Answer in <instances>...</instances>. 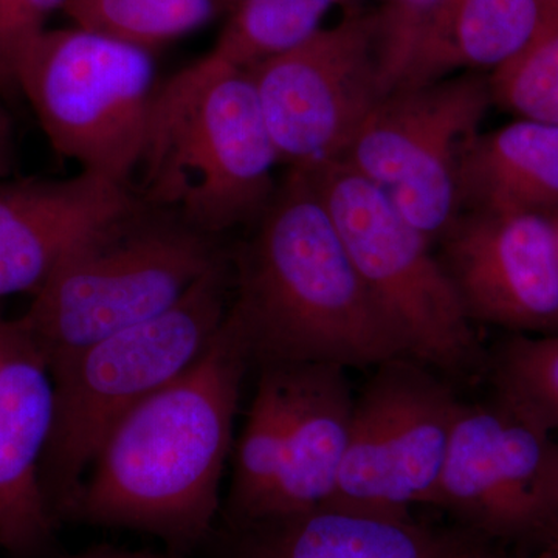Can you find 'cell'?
Listing matches in <instances>:
<instances>
[{"label": "cell", "instance_id": "ac0fdd59", "mask_svg": "<svg viewBox=\"0 0 558 558\" xmlns=\"http://www.w3.org/2000/svg\"><path fill=\"white\" fill-rule=\"evenodd\" d=\"M558 21V0H457L438 39L400 87L447 78L458 70H497Z\"/></svg>", "mask_w": 558, "mask_h": 558}, {"label": "cell", "instance_id": "52a82bcc", "mask_svg": "<svg viewBox=\"0 0 558 558\" xmlns=\"http://www.w3.org/2000/svg\"><path fill=\"white\" fill-rule=\"evenodd\" d=\"M17 89L60 156L130 186L157 89L150 51L76 25L47 28L21 62Z\"/></svg>", "mask_w": 558, "mask_h": 558}, {"label": "cell", "instance_id": "9c48e42d", "mask_svg": "<svg viewBox=\"0 0 558 558\" xmlns=\"http://www.w3.org/2000/svg\"><path fill=\"white\" fill-rule=\"evenodd\" d=\"M490 102L487 76L473 72L391 90L340 160L384 190L429 241H439L461 215L459 165Z\"/></svg>", "mask_w": 558, "mask_h": 558}, {"label": "cell", "instance_id": "8992f818", "mask_svg": "<svg viewBox=\"0 0 558 558\" xmlns=\"http://www.w3.org/2000/svg\"><path fill=\"white\" fill-rule=\"evenodd\" d=\"M301 172L317 191L360 277L398 329L407 355L453 376L478 373L486 360L433 253L435 242L409 222L384 190L343 160Z\"/></svg>", "mask_w": 558, "mask_h": 558}, {"label": "cell", "instance_id": "4316f807", "mask_svg": "<svg viewBox=\"0 0 558 558\" xmlns=\"http://www.w3.org/2000/svg\"><path fill=\"white\" fill-rule=\"evenodd\" d=\"M0 97V180L5 179L13 165V124Z\"/></svg>", "mask_w": 558, "mask_h": 558}, {"label": "cell", "instance_id": "83f0119b", "mask_svg": "<svg viewBox=\"0 0 558 558\" xmlns=\"http://www.w3.org/2000/svg\"><path fill=\"white\" fill-rule=\"evenodd\" d=\"M89 558H149L140 556H123V554H108V556H95Z\"/></svg>", "mask_w": 558, "mask_h": 558}, {"label": "cell", "instance_id": "7a4b0ae2", "mask_svg": "<svg viewBox=\"0 0 558 558\" xmlns=\"http://www.w3.org/2000/svg\"><path fill=\"white\" fill-rule=\"evenodd\" d=\"M250 362L240 329L226 315L199 360L112 428L73 510L94 523L146 532L172 546L196 545L218 513Z\"/></svg>", "mask_w": 558, "mask_h": 558}, {"label": "cell", "instance_id": "44dd1931", "mask_svg": "<svg viewBox=\"0 0 558 558\" xmlns=\"http://www.w3.org/2000/svg\"><path fill=\"white\" fill-rule=\"evenodd\" d=\"M234 0H68L62 13L76 27L146 51L215 21Z\"/></svg>", "mask_w": 558, "mask_h": 558}, {"label": "cell", "instance_id": "cb8c5ba5", "mask_svg": "<svg viewBox=\"0 0 558 558\" xmlns=\"http://www.w3.org/2000/svg\"><path fill=\"white\" fill-rule=\"evenodd\" d=\"M487 81L495 105L520 119L558 124V21Z\"/></svg>", "mask_w": 558, "mask_h": 558}, {"label": "cell", "instance_id": "4fadbf2b", "mask_svg": "<svg viewBox=\"0 0 558 558\" xmlns=\"http://www.w3.org/2000/svg\"><path fill=\"white\" fill-rule=\"evenodd\" d=\"M53 418L43 352L21 318L0 315V548L16 557L40 553L53 532L40 481Z\"/></svg>", "mask_w": 558, "mask_h": 558}, {"label": "cell", "instance_id": "ffe728a7", "mask_svg": "<svg viewBox=\"0 0 558 558\" xmlns=\"http://www.w3.org/2000/svg\"><path fill=\"white\" fill-rule=\"evenodd\" d=\"M363 0H234L229 21L209 57L250 69L292 49L322 31L337 9L354 10Z\"/></svg>", "mask_w": 558, "mask_h": 558}, {"label": "cell", "instance_id": "d6986e66", "mask_svg": "<svg viewBox=\"0 0 558 558\" xmlns=\"http://www.w3.org/2000/svg\"><path fill=\"white\" fill-rule=\"evenodd\" d=\"M286 385L281 366H260V377L234 457L230 509L242 526L266 519L281 470Z\"/></svg>", "mask_w": 558, "mask_h": 558}, {"label": "cell", "instance_id": "d4e9b609", "mask_svg": "<svg viewBox=\"0 0 558 558\" xmlns=\"http://www.w3.org/2000/svg\"><path fill=\"white\" fill-rule=\"evenodd\" d=\"M68 0H0V97L20 98L17 72L32 44Z\"/></svg>", "mask_w": 558, "mask_h": 558}, {"label": "cell", "instance_id": "5bb4252c", "mask_svg": "<svg viewBox=\"0 0 558 558\" xmlns=\"http://www.w3.org/2000/svg\"><path fill=\"white\" fill-rule=\"evenodd\" d=\"M137 199L130 186L84 171L0 180V300L38 292L80 242Z\"/></svg>", "mask_w": 558, "mask_h": 558}, {"label": "cell", "instance_id": "277c9868", "mask_svg": "<svg viewBox=\"0 0 558 558\" xmlns=\"http://www.w3.org/2000/svg\"><path fill=\"white\" fill-rule=\"evenodd\" d=\"M220 259L213 234L138 197L58 264L21 319L51 368L170 311Z\"/></svg>", "mask_w": 558, "mask_h": 558}, {"label": "cell", "instance_id": "3957f363", "mask_svg": "<svg viewBox=\"0 0 558 558\" xmlns=\"http://www.w3.org/2000/svg\"><path fill=\"white\" fill-rule=\"evenodd\" d=\"M277 165L248 69L207 54L154 94L137 196L216 236L263 215Z\"/></svg>", "mask_w": 558, "mask_h": 558}, {"label": "cell", "instance_id": "7402d4cb", "mask_svg": "<svg viewBox=\"0 0 558 558\" xmlns=\"http://www.w3.org/2000/svg\"><path fill=\"white\" fill-rule=\"evenodd\" d=\"M494 395L558 433V333H512L490 359Z\"/></svg>", "mask_w": 558, "mask_h": 558}, {"label": "cell", "instance_id": "7c38bea8", "mask_svg": "<svg viewBox=\"0 0 558 558\" xmlns=\"http://www.w3.org/2000/svg\"><path fill=\"white\" fill-rule=\"evenodd\" d=\"M438 256L470 322L558 333V244L538 213H461Z\"/></svg>", "mask_w": 558, "mask_h": 558}, {"label": "cell", "instance_id": "6da1fadb", "mask_svg": "<svg viewBox=\"0 0 558 558\" xmlns=\"http://www.w3.org/2000/svg\"><path fill=\"white\" fill-rule=\"evenodd\" d=\"M255 222L227 310L252 362L348 369L409 357L304 172L289 170Z\"/></svg>", "mask_w": 558, "mask_h": 558}, {"label": "cell", "instance_id": "5b68a950", "mask_svg": "<svg viewBox=\"0 0 558 558\" xmlns=\"http://www.w3.org/2000/svg\"><path fill=\"white\" fill-rule=\"evenodd\" d=\"M230 275L220 259L170 311L95 341L51 366L54 418L40 481L51 513L73 510L112 428L182 376L219 332Z\"/></svg>", "mask_w": 558, "mask_h": 558}, {"label": "cell", "instance_id": "8fae6325", "mask_svg": "<svg viewBox=\"0 0 558 558\" xmlns=\"http://www.w3.org/2000/svg\"><path fill=\"white\" fill-rule=\"evenodd\" d=\"M248 72L279 163L307 171L340 160L385 97L376 11H348Z\"/></svg>", "mask_w": 558, "mask_h": 558}, {"label": "cell", "instance_id": "ba28073f", "mask_svg": "<svg viewBox=\"0 0 558 558\" xmlns=\"http://www.w3.org/2000/svg\"><path fill=\"white\" fill-rule=\"evenodd\" d=\"M512 553L558 549V440L494 395L464 403L433 505Z\"/></svg>", "mask_w": 558, "mask_h": 558}, {"label": "cell", "instance_id": "603a6c76", "mask_svg": "<svg viewBox=\"0 0 558 558\" xmlns=\"http://www.w3.org/2000/svg\"><path fill=\"white\" fill-rule=\"evenodd\" d=\"M457 0H380L377 49L384 95L395 90L438 39Z\"/></svg>", "mask_w": 558, "mask_h": 558}, {"label": "cell", "instance_id": "2e32d148", "mask_svg": "<svg viewBox=\"0 0 558 558\" xmlns=\"http://www.w3.org/2000/svg\"><path fill=\"white\" fill-rule=\"evenodd\" d=\"M461 209L484 213L558 211V124L520 119L475 135L462 153Z\"/></svg>", "mask_w": 558, "mask_h": 558}, {"label": "cell", "instance_id": "484cf974", "mask_svg": "<svg viewBox=\"0 0 558 558\" xmlns=\"http://www.w3.org/2000/svg\"><path fill=\"white\" fill-rule=\"evenodd\" d=\"M436 558H558V549L526 556V554L498 548L486 539L465 531L464 534H444L442 546Z\"/></svg>", "mask_w": 558, "mask_h": 558}, {"label": "cell", "instance_id": "e0dca14e", "mask_svg": "<svg viewBox=\"0 0 558 558\" xmlns=\"http://www.w3.org/2000/svg\"><path fill=\"white\" fill-rule=\"evenodd\" d=\"M238 558H436L444 534L413 519L323 506L245 526Z\"/></svg>", "mask_w": 558, "mask_h": 558}, {"label": "cell", "instance_id": "f1b7e54d", "mask_svg": "<svg viewBox=\"0 0 558 558\" xmlns=\"http://www.w3.org/2000/svg\"><path fill=\"white\" fill-rule=\"evenodd\" d=\"M550 218H553L554 230H556L557 244H558V211L554 213V215L550 216Z\"/></svg>", "mask_w": 558, "mask_h": 558}, {"label": "cell", "instance_id": "9a60e30c", "mask_svg": "<svg viewBox=\"0 0 558 558\" xmlns=\"http://www.w3.org/2000/svg\"><path fill=\"white\" fill-rule=\"evenodd\" d=\"M277 366L284 374L286 436L277 487L263 521L329 505L347 454L355 400L341 366Z\"/></svg>", "mask_w": 558, "mask_h": 558}, {"label": "cell", "instance_id": "30bf717a", "mask_svg": "<svg viewBox=\"0 0 558 558\" xmlns=\"http://www.w3.org/2000/svg\"><path fill=\"white\" fill-rule=\"evenodd\" d=\"M464 402L433 369L410 357L376 366L354 400L347 454L328 506L411 519L433 505Z\"/></svg>", "mask_w": 558, "mask_h": 558}]
</instances>
